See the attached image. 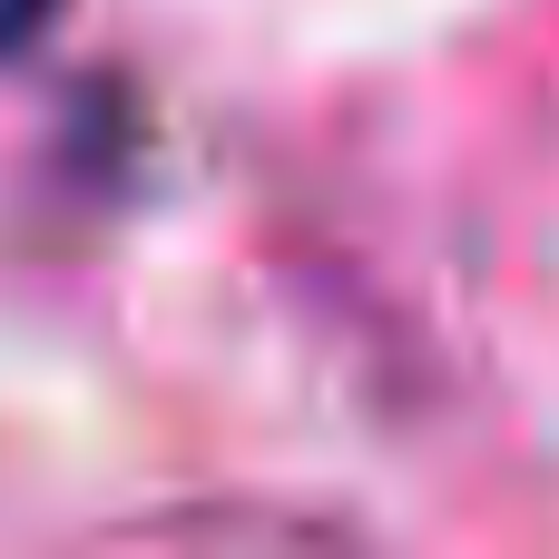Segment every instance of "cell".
<instances>
[{"instance_id":"cell-1","label":"cell","mask_w":559,"mask_h":559,"mask_svg":"<svg viewBox=\"0 0 559 559\" xmlns=\"http://www.w3.org/2000/svg\"><path fill=\"white\" fill-rule=\"evenodd\" d=\"M49 20H59V0H0V59H20Z\"/></svg>"}]
</instances>
